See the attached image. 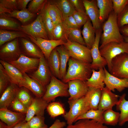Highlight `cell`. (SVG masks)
Returning <instances> with one entry per match:
<instances>
[{"label":"cell","instance_id":"cell-1","mask_svg":"<svg viewBox=\"0 0 128 128\" xmlns=\"http://www.w3.org/2000/svg\"><path fill=\"white\" fill-rule=\"evenodd\" d=\"M92 70L91 64L84 63L71 57L68 61L66 73L61 81L65 83L75 80L86 82L91 76Z\"/></svg>","mask_w":128,"mask_h":128},{"label":"cell","instance_id":"cell-2","mask_svg":"<svg viewBox=\"0 0 128 128\" xmlns=\"http://www.w3.org/2000/svg\"><path fill=\"white\" fill-rule=\"evenodd\" d=\"M117 17L113 11L103 24V33L101 37V44L100 47L111 42L120 43L124 41L118 25Z\"/></svg>","mask_w":128,"mask_h":128},{"label":"cell","instance_id":"cell-3","mask_svg":"<svg viewBox=\"0 0 128 128\" xmlns=\"http://www.w3.org/2000/svg\"><path fill=\"white\" fill-rule=\"evenodd\" d=\"M68 89V83L63 82L52 75L42 98L48 103L58 97L69 96Z\"/></svg>","mask_w":128,"mask_h":128},{"label":"cell","instance_id":"cell-4","mask_svg":"<svg viewBox=\"0 0 128 128\" xmlns=\"http://www.w3.org/2000/svg\"><path fill=\"white\" fill-rule=\"evenodd\" d=\"M99 48L102 56L106 61L109 72L111 69V61L114 58L122 53L128 54V43L125 41L120 43L110 42Z\"/></svg>","mask_w":128,"mask_h":128},{"label":"cell","instance_id":"cell-5","mask_svg":"<svg viewBox=\"0 0 128 128\" xmlns=\"http://www.w3.org/2000/svg\"><path fill=\"white\" fill-rule=\"evenodd\" d=\"M63 45L69 52L71 57L84 63H92L91 49L86 46L68 39Z\"/></svg>","mask_w":128,"mask_h":128},{"label":"cell","instance_id":"cell-6","mask_svg":"<svg viewBox=\"0 0 128 128\" xmlns=\"http://www.w3.org/2000/svg\"><path fill=\"white\" fill-rule=\"evenodd\" d=\"M22 31L34 38H40L49 40L41 14L30 24L21 25Z\"/></svg>","mask_w":128,"mask_h":128},{"label":"cell","instance_id":"cell-7","mask_svg":"<svg viewBox=\"0 0 128 128\" xmlns=\"http://www.w3.org/2000/svg\"><path fill=\"white\" fill-rule=\"evenodd\" d=\"M0 47V60L4 61L9 62L15 60L22 54L19 38L7 42Z\"/></svg>","mask_w":128,"mask_h":128},{"label":"cell","instance_id":"cell-8","mask_svg":"<svg viewBox=\"0 0 128 128\" xmlns=\"http://www.w3.org/2000/svg\"><path fill=\"white\" fill-rule=\"evenodd\" d=\"M112 75L121 78L128 79V54H120L115 57L111 62Z\"/></svg>","mask_w":128,"mask_h":128},{"label":"cell","instance_id":"cell-9","mask_svg":"<svg viewBox=\"0 0 128 128\" xmlns=\"http://www.w3.org/2000/svg\"><path fill=\"white\" fill-rule=\"evenodd\" d=\"M52 75L47 60L44 55L40 58L37 69L28 75L46 87L50 81Z\"/></svg>","mask_w":128,"mask_h":128},{"label":"cell","instance_id":"cell-10","mask_svg":"<svg viewBox=\"0 0 128 128\" xmlns=\"http://www.w3.org/2000/svg\"><path fill=\"white\" fill-rule=\"evenodd\" d=\"M68 83L69 95L68 102L70 106L76 101L85 96L89 87L85 82L79 80H71Z\"/></svg>","mask_w":128,"mask_h":128},{"label":"cell","instance_id":"cell-11","mask_svg":"<svg viewBox=\"0 0 128 128\" xmlns=\"http://www.w3.org/2000/svg\"><path fill=\"white\" fill-rule=\"evenodd\" d=\"M40 59L31 58L22 54L16 60L8 62L18 69L23 74L31 73L37 69Z\"/></svg>","mask_w":128,"mask_h":128},{"label":"cell","instance_id":"cell-12","mask_svg":"<svg viewBox=\"0 0 128 128\" xmlns=\"http://www.w3.org/2000/svg\"><path fill=\"white\" fill-rule=\"evenodd\" d=\"M102 29L101 28L96 30L95 42L91 49L92 62L91 67L92 69L97 70L101 68H104L107 65L105 59L101 54L99 47Z\"/></svg>","mask_w":128,"mask_h":128},{"label":"cell","instance_id":"cell-13","mask_svg":"<svg viewBox=\"0 0 128 128\" xmlns=\"http://www.w3.org/2000/svg\"><path fill=\"white\" fill-rule=\"evenodd\" d=\"M29 40L37 45L42 52L46 59L52 51L57 47L64 45L66 41L62 40H48L40 38H34L28 35Z\"/></svg>","mask_w":128,"mask_h":128},{"label":"cell","instance_id":"cell-14","mask_svg":"<svg viewBox=\"0 0 128 128\" xmlns=\"http://www.w3.org/2000/svg\"><path fill=\"white\" fill-rule=\"evenodd\" d=\"M101 94V89L89 87L88 91L84 96L83 114L91 110L98 109Z\"/></svg>","mask_w":128,"mask_h":128},{"label":"cell","instance_id":"cell-15","mask_svg":"<svg viewBox=\"0 0 128 128\" xmlns=\"http://www.w3.org/2000/svg\"><path fill=\"white\" fill-rule=\"evenodd\" d=\"M103 68L105 74L104 82L106 87L111 91H114L115 89L120 92L128 88V79L117 78L111 74L105 67Z\"/></svg>","mask_w":128,"mask_h":128},{"label":"cell","instance_id":"cell-16","mask_svg":"<svg viewBox=\"0 0 128 128\" xmlns=\"http://www.w3.org/2000/svg\"><path fill=\"white\" fill-rule=\"evenodd\" d=\"M26 115L19 113L13 112L8 108L0 109V119L8 128H13L25 120Z\"/></svg>","mask_w":128,"mask_h":128},{"label":"cell","instance_id":"cell-17","mask_svg":"<svg viewBox=\"0 0 128 128\" xmlns=\"http://www.w3.org/2000/svg\"><path fill=\"white\" fill-rule=\"evenodd\" d=\"M83 2L86 14L91 20L93 27L96 30L101 28L96 0H83Z\"/></svg>","mask_w":128,"mask_h":128},{"label":"cell","instance_id":"cell-18","mask_svg":"<svg viewBox=\"0 0 128 128\" xmlns=\"http://www.w3.org/2000/svg\"><path fill=\"white\" fill-rule=\"evenodd\" d=\"M19 41L22 53L31 58L40 59L44 55L39 47L27 39L19 38Z\"/></svg>","mask_w":128,"mask_h":128},{"label":"cell","instance_id":"cell-19","mask_svg":"<svg viewBox=\"0 0 128 128\" xmlns=\"http://www.w3.org/2000/svg\"><path fill=\"white\" fill-rule=\"evenodd\" d=\"M119 97L106 87H104L101 89V96L98 109L104 111L112 109L116 105Z\"/></svg>","mask_w":128,"mask_h":128},{"label":"cell","instance_id":"cell-20","mask_svg":"<svg viewBox=\"0 0 128 128\" xmlns=\"http://www.w3.org/2000/svg\"><path fill=\"white\" fill-rule=\"evenodd\" d=\"M84 96L73 103L69 106V111L63 115L68 125L73 124L75 122L77 118L83 114L84 106Z\"/></svg>","mask_w":128,"mask_h":128},{"label":"cell","instance_id":"cell-21","mask_svg":"<svg viewBox=\"0 0 128 128\" xmlns=\"http://www.w3.org/2000/svg\"><path fill=\"white\" fill-rule=\"evenodd\" d=\"M48 103L42 98L36 97L34 98L31 104L27 109L25 120L27 122L35 116H44L45 110Z\"/></svg>","mask_w":128,"mask_h":128},{"label":"cell","instance_id":"cell-22","mask_svg":"<svg viewBox=\"0 0 128 128\" xmlns=\"http://www.w3.org/2000/svg\"><path fill=\"white\" fill-rule=\"evenodd\" d=\"M24 79L19 87H24L30 91L36 97L42 98L44 95L46 87L39 82L30 77L26 73H23Z\"/></svg>","mask_w":128,"mask_h":128},{"label":"cell","instance_id":"cell-23","mask_svg":"<svg viewBox=\"0 0 128 128\" xmlns=\"http://www.w3.org/2000/svg\"><path fill=\"white\" fill-rule=\"evenodd\" d=\"M19 87L11 83L1 95L0 99V108H8L16 96Z\"/></svg>","mask_w":128,"mask_h":128},{"label":"cell","instance_id":"cell-24","mask_svg":"<svg viewBox=\"0 0 128 128\" xmlns=\"http://www.w3.org/2000/svg\"><path fill=\"white\" fill-rule=\"evenodd\" d=\"M91 77L85 82L88 87L102 89L104 87L105 74L103 68H101L98 71L92 69Z\"/></svg>","mask_w":128,"mask_h":128},{"label":"cell","instance_id":"cell-25","mask_svg":"<svg viewBox=\"0 0 128 128\" xmlns=\"http://www.w3.org/2000/svg\"><path fill=\"white\" fill-rule=\"evenodd\" d=\"M0 62L9 77L11 83L16 85L19 87L24 79L23 74L17 68L9 63L1 60H0Z\"/></svg>","mask_w":128,"mask_h":128},{"label":"cell","instance_id":"cell-26","mask_svg":"<svg viewBox=\"0 0 128 128\" xmlns=\"http://www.w3.org/2000/svg\"><path fill=\"white\" fill-rule=\"evenodd\" d=\"M82 33L86 46L91 49L95 41L96 30L93 27L89 19L83 25Z\"/></svg>","mask_w":128,"mask_h":128},{"label":"cell","instance_id":"cell-27","mask_svg":"<svg viewBox=\"0 0 128 128\" xmlns=\"http://www.w3.org/2000/svg\"><path fill=\"white\" fill-rule=\"evenodd\" d=\"M126 94L120 96L116 105V109L120 111L118 124L120 126L128 122V101L125 99Z\"/></svg>","mask_w":128,"mask_h":128},{"label":"cell","instance_id":"cell-28","mask_svg":"<svg viewBox=\"0 0 128 128\" xmlns=\"http://www.w3.org/2000/svg\"><path fill=\"white\" fill-rule=\"evenodd\" d=\"M56 49L59 55L60 61V79L62 80L66 73L67 65L71 57V56L69 52L63 45L57 47Z\"/></svg>","mask_w":128,"mask_h":128},{"label":"cell","instance_id":"cell-29","mask_svg":"<svg viewBox=\"0 0 128 128\" xmlns=\"http://www.w3.org/2000/svg\"><path fill=\"white\" fill-rule=\"evenodd\" d=\"M48 1L55 5L61 13L64 19L68 17L73 15L76 11L68 0H50Z\"/></svg>","mask_w":128,"mask_h":128},{"label":"cell","instance_id":"cell-30","mask_svg":"<svg viewBox=\"0 0 128 128\" xmlns=\"http://www.w3.org/2000/svg\"><path fill=\"white\" fill-rule=\"evenodd\" d=\"M46 60L52 75L60 79L59 56L56 48L53 50L49 57Z\"/></svg>","mask_w":128,"mask_h":128},{"label":"cell","instance_id":"cell-31","mask_svg":"<svg viewBox=\"0 0 128 128\" xmlns=\"http://www.w3.org/2000/svg\"><path fill=\"white\" fill-rule=\"evenodd\" d=\"M96 1L99 11L100 21L102 24L113 11L112 1V0H96Z\"/></svg>","mask_w":128,"mask_h":128},{"label":"cell","instance_id":"cell-32","mask_svg":"<svg viewBox=\"0 0 128 128\" xmlns=\"http://www.w3.org/2000/svg\"><path fill=\"white\" fill-rule=\"evenodd\" d=\"M25 38L29 39L28 35L21 31H11L0 30V46L18 38Z\"/></svg>","mask_w":128,"mask_h":128},{"label":"cell","instance_id":"cell-33","mask_svg":"<svg viewBox=\"0 0 128 128\" xmlns=\"http://www.w3.org/2000/svg\"><path fill=\"white\" fill-rule=\"evenodd\" d=\"M10 17L5 13L0 14V29L10 30L22 31L21 25Z\"/></svg>","mask_w":128,"mask_h":128},{"label":"cell","instance_id":"cell-34","mask_svg":"<svg viewBox=\"0 0 128 128\" xmlns=\"http://www.w3.org/2000/svg\"><path fill=\"white\" fill-rule=\"evenodd\" d=\"M65 128H109L104 124L89 119L77 121L74 124L68 126Z\"/></svg>","mask_w":128,"mask_h":128},{"label":"cell","instance_id":"cell-35","mask_svg":"<svg viewBox=\"0 0 128 128\" xmlns=\"http://www.w3.org/2000/svg\"><path fill=\"white\" fill-rule=\"evenodd\" d=\"M69 29L64 21L54 26L52 32L53 40L66 41L68 38Z\"/></svg>","mask_w":128,"mask_h":128},{"label":"cell","instance_id":"cell-36","mask_svg":"<svg viewBox=\"0 0 128 128\" xmlns=\"http://www.w3.org/2000/svg\"><path fill=\"white\" fill-rule=\"evenodd\" d=\"M104 111L98 109L89 110L78 117L76 119L75 122L79 120L86 119L93 120L104 124L103 116Z\"/></svg>","mask_w":128,"mask_h":128},{"label":"cell","instance_id":"cell-37","mask_svg":"<svg viewBox=\"0 0 128 128\" xmlns=\"http://www.w3.org/2000/svg\"><path fill=\"white\" fill-rule=\"evenodd\" d=\"M46 5L54 26L63 21L61 13L55 5L50 3L48 1Z\"/></svg>","mask_w":128,"mask_h":128},{"label":"cell","instance_id":"cell-38","mask_svg":"<svg viewBox=\"0 0 128 128\" xmlns=\"http://www.w3.org/2000/svg\"><path fill=\"white\" fill-rule=\"evenodd\" d=\"M120 113L113 111L112 109L104 111L103 114L104 124L114 126L118 123Z\"/></svg>","mask_w":128,"mask_h":128},{"label":"cell","instance_id":"cell-39","mask_svg":"<svg viewBox=\"0 0 128 128\" xmlns=\"http://www.w3.org/2000/svg\"><path fill=\"white\" fill-rule=\"evenodd\" d=\"M28 90L24 87H20L16 95V97L27 109L31 104L34 98Z\"/></svg>","mask_w":128,"mask_h":128},{"label":"cell","instance_id":"cell-40","mask_svg":"<svg viewBox=\"0 0 128 128\" xmlns=\"http://www.w3.org/2000/svg\"><path fill=\"white\" fill-rule=\"evenodd\" d=\"M7 15L10 17L16 18L23 23L28 22L35 15L34 14L30 12L27 9L21 10H15Z\"/></svg>","mask_w":128,"mask_h":128},{"label":"cell","instance_id":"cell-41","mask_svg":"<svg viewBox=\"0 0 128 128\" xmlns=\"http://www.w3.org/2000/svg\"><path fill=\"white\" fill-rule=\"evenodd\" d=\"M40 14L41 15L44 24L47 32L49 39V40H53L52 32L54 26L48 13L46 4Z\"/></svg>","mask_w":128,"mask_h":128},{"label":"cell","instance_id":"cell-42","mask_svg":"<svg viewBox=\"0 0 128 128\" xmlns=\"http://www.w3.org/2000/svg\"><path fill=\"white\" fill-rule=\"evenodd\" d=\"M47 110L48 114L52 118H55L65 113V110L62 105L58 102H53L48 104Z\"/></svg>","mask_w":128,"mask_h":128},{"label":"cell","instance_id":"cell-43","mask_svg":"<svg viewBox=\"0 0 128 128\" xmlns=\"http://www.w3.org/2000/svg\"><path fill=\"white\" fill-rule=\"evenodd\" d=\"M11 83L9 77L4 67L0 64V94L1 95Z\"/></svg>","mask_w":128,"mask_h":128},{"label":"cell","instance_id":"cell-44","mask_svg":"<svg viewBox=\"0 0 128 128\" xmlns=\"http://www.w3.org/2000/svg\"><path fill=\"white\" fill-rule=\"evenodd\" d=\"M81 33L82 32L79 28L69 29L68 39L71 41L86 46Z\"/></svg>","mask_w":128,"mask_h":128},{"label":"cell","instance_id":"cell-45","mask_svg":"<svg viewBox=\"0 0 128 128\" xmlns=\"http://www.w3.org/2000/svg\"><path fill=\"white\" fill-rule=\"evenodd\" d=\"M47 1L44 0H31L27 9L30 12L34 14L38 12L41 13Z\"/></svg>","mask_w":128,"mask_h":128},{"label":"cell","instance_id":"cell-46","mask_svg":"<svg viewBox=\"0 0 128 128\" xmlns=\"http://www.w3.org/2000/svg\"><path fill=\"white\" fill-rule=\"evenodd\" d=\"M44 116L36 115L27 122L29 128H48Z\"/></svg>","mask_w":128,"mask_h":128},{"label":"cell","instance_id":"cell-47","mask_svg":"<svg viewBox=\"0 0 128 128\" xmlns=\"http://www.w3.org/2000/svg\"><path fill=\"white\" fill-rule=\"evenodd\" d=\"M117 23L119 28L128 25V3L122 11L117 15Z\"/></svg>","mask_w":128,"mask_h":128},{"label":"cell","instance_id":"cell-48","mask_svg":"<svg viewBox=\"0 0 128 128\" xmlns=\"http://www.w3.org/2000/svg\"><path fill=\"white\" fill-rule=\"evenodd\" d=\"M77 24L80 28L89 19L86 13L75 11L73 14Z\"/></svg>","mask_w":128,"mask_h":128},{"label":"cell","instance_id":"cell-49","mask_svg":"<svg viewBox=\"0 0 128 128\" xmlns=\"http://www.w3.org/2000/svg\"><path fill=\"white\" fill-rule=\"evenodd\" d=\"M113 11L117 15L123 10L128 3V0H112Z\"/></svg>","mask_w":128,"mask_h":128},{"label":"cell","instance_id":"cell-50","mask_svg":"<svg viewBox=\"0 0 128 128\" xmlns=\"http://www.w3.org/2000/svg\"><path fill=\"white\" fill-rule=\"evenodd\" d=\"M11 105L12 108L15 110L26 114L27 109L16 96Z\"/></svg>","mask_w":128,"mask_h":128},{"label":"cell","instance_id":"cell-51","mask_svg":"<svg viewBox=\"0 0 128 128\" xmlns=\"http://www.w3.org/2000/svg\"><path fill=\"white\" fill-rule=\"evenodd\" d=\"M17 0H0V4L6 8L13 11L18 10Z\"/></svg>","mask_w":128,"mask_h":128},{"label":"cell","instance_id":"cell-52","mask_svg":"<svg viewBox=\"0 0 128 128\" xmlns=\"http://www.w3.org/2000/svg\"><path fill=\"white\" fill-rule=\"evenodd\" d=\"M76 11L86 13L83 0H69Z\"/></svg>","mask_w":128,"mask_h":128},{"label":"cell","instance_id":"cell-53","mask_svg":"<svg viewBox=\"0 0 128 128\" xmlns=\"http://www.w3.org/2000/svg\"><path fill=\"white\" fill-rule=\"evenodd\" d=\"M63 21L69 29L80 28L72 15L64 19Z\"/></svg>","mask_w":128,"mask_h":128},{"label":"cell","instance_id":"cell-54","mask_svg":"<svg viewBox=\"0 0 128 128\" xmlns=\"http://www.w3.org/2000/svg\"><path fill=\"white\" fill-rule=\"evenodd\" d=\"M66 125V123L65 122L57 119L48 128H63Z\"/></svg>","mask_w":128,"mask_h":128},{"label":"cell","instance_id":"cell-55","mask_svg":"<svg viewBox=\"0 0 128 128\" xmlns=\"http://www.w3.org/2000/svg\"><path fill=\"white\" fill-rule=\"evenodd\" d=\"M31 1V0H17L18 9L21 10L27 9L26 7L27 5Z\"/></svg>","mask_w":128,"mask_h":128},{"label":"cell","instance_id":"cell-56","mask_svg":"<svg viewBox=\"0 0 128 128\" xmlns=\"http://www.w3.org/2000/svg\"><path fill=\"white\" fill-rule=\"evenodd\" d=\"M119 30L123 36L128 37V25H125L120 27Z\"/></svg>","mask_w":128,"mask_h":128},{"label":"cell","instance_id":"cell-57","mask_svg":"<svg viewBox=\"0 0 128 128\" xmlns=\"http://www.w3.org/2000/svg\"><path fill=\"white\" fill-rule=\"evenodd\" d=\"M14 128H29L27 122L25 120L18 123Z\"/></svg>","mask_w":128,"mask_h":128},{"label":"cell","instance_id":"cell-58","mask_svg":"<svg viewBox=\"0 0 128 128\" xmlns=\"http://www.w3.org/2000/svg\"><path fill=\"white\" fill-rule=\"evenodd\" d=\"M12 12L11 10H9L1 4H0V14H5L6 13L10 14Z\"/></svg>","mask_w":128,"mask_h":128},{"label":"cell","instance_id":"cell-59","mask_svg":"<svg viewBox=\"0 0 128 128\" xmlns=\"http://www.w3.org/2000/svg\"><path fill=\"white\" fill-rule=\"evenodd\" d=\"M7 125L5 123L2 121L0 122V128H8Z\"/></svg>","mask_w":128,"mask_h":128},{"label":"cell","instance_id":"cell-60","mask_svg":"<svg viewBox=\"0 0 128 128\" xmlns=\"http://www.w3.org/2000/svg\"><path fill=\"white\" fill-rule=\"evenodd\" d=\"M124 41L128 43V37H123Z\"/></svg>","mask_w":128,"mask_h":128},{"label":"cell","instance_id":"cell-61","mask_svg":"<svg viewBox=\"0 0 128 128\" xmlns=\"http://www.w3.org/2000/svg\"><path fill=\"white\" fill-rule=\"evenodd\" d=\"M14 128L13 127V128Z\"/></svg>","mask_w":128,"mask_h":128}]
</instances>
